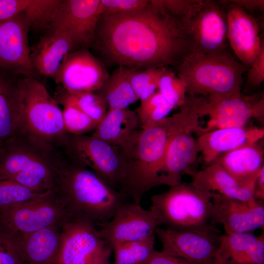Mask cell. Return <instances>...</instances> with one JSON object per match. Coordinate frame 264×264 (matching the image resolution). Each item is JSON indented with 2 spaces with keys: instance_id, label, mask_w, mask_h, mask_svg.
I'll list each match as a JSON object with an SVG mask.
<instances>
[{
  "instance_id": "6da1fadb",
  "label": "cell",
  "mask_w": 264,
  "mask_h": 264,
  "mask_svg": "<svg viewBox=\"0 0 264 264\" xmlns=\"http://www.w3.org/2000/svg\"><path fill=\"white\" fill-rule=\"evenodd\" d=\"M93 41L113 64L176 67L189 53L179 22L150 3L130 15L101 14Z\"/></svg>"
},
{
  "instance_id": "7a4b0ae2",
  "label": "cell",
  "mask_w": 264,
  "mask_h": 264,
  "mask_svg": "<svg viewBox=\"0 0 264 264\" xmlns=\"http://www.w3.org/2000/svg\"><path fill=\"white\" fill-rule=\"evenodd\" d=\"M67 217L96 225L109 220L128 198L110 187L94 172L63 152L53 190Z\"/></svg>"
},
{
  "instance_id": "3957f363",
  "label": "cell",
  "mask_w": 264,
  "mask_h": 264,
  "mask_svg": "<svg viewBox=\"0 0 264 264\" xmlns=\"http://www.w3.org/2000/svg\"><path fill=\"white\" fill-rule=\"evenodd\" d=\"M172 123L171 116L137 129L119 146L126 167L120 191L132 202L140 204L147 192L162 185L161 174Z\"/></svg>"
},
{
  "instance_id": "277c9868",
  "label": "cell",
  "mask_w": 264,
  "mask_h": 264,
  "mask_svg": "<svg viewBox=\"0 0 264 264\" xmlns=\"http://www.w3.org/2000/svg\"><path fill=\"white\" fill-rule=\"evenodd\" d=\"M20 110V131L50 150H63L69 136L62 110L46 88L34 77L17 81Z\"/></svg>"
},
{
  "instance_id": "5b68a950",
  "label": "cell",
  "mask_w": 264,
  "mask_h": 264,
  "mask_svg": "<svg viewBox=\"0 0 264 264\" xmlns=\"http://www.w3.org/2000/svg\"><path fill=\"white\" fill-rule=\"evenodd\" d=\"M186 95L224 97L241 93L242 76L248 68L235 57L191 52L176 67Z\"/></svg>"
},
{
  "instance_id": "8992f818",
  "label": "cell",
  "mask_w": 264,
  "mask_h": 264,
  "mask_svg": "<svg viewBox=\"0 0 264 264\" xmlns=\"http://www.w3.org/2000/svg\"><path fill=\"white\" fill-rule=\"evenodd\" d=\"M212 193L191 182L180 183L151 198L149 210L159 227L173 229L211 226Z\"/></svg>"
},
{
  "instance_id": "52a82bcc",
  "label": "cell",
  "mask_w": 264,
  "mask_h": 264,
  "mask_svg": "<svg viewBox=\"0 0 264 264\" xmlns=\"http://www.w3.org/2000/svg\"><path fill=\"white\" fill-rule=\"evenodd\" d=\"M179 23L189 53L234 57L228 40L224 0H198Z\"/></svg>"
},
{
  "instance_id": "ba28073f",
  "label": "cell",
  "mask_w": 264,
  "mask_h": 264,
  "mask_svg": "<svg viewBox=\"0 0 264 264\" xmlns=\"http://www.w3.org/2000/svg\"><path fill=\"white\" fill-rule=\"evenodd\" d=\"M179 111L172 115V123L161 174L162 185L172 187L182 182L183 176L195 171L199 153L194 133H198L200 117L186 100Z\"/></svg>"
},
{
  "instance_id": "9c48e42d",
  "label": "cell",
  "mask_w": 264,
  "mask_h": 264,
  "mask_svg": "<svg viewBox=\"0 0 264 264\" xmlns=\"http://www.w3.org/2000/svg\"><path fill=\"white\" fill-rule=\"evenodd\" d=\"M186 98L200 117L209 118L206 127L200 128L198 135L217 129L244 127L252 118L264 123L263 93L210 97L186 95Z\"/></svg>"
},
{
  "instance_id": "30bf717a",
  "label": "cell",
  "mask_w": 264,
  "mask_h": 264,
  "mask_svg": "<svg viewBox=\"0 0 264 264\" xmlns=\"http://www.w3.org/2000/svg\"><path fill=\"white\" fill-rule=\"evenodd\" d=\"M71 160L94 172L110 187L120 191L126 167L120 148L91 135L69 134L63 150Z\"/></svg>"
},
{
  "instance_id": "8fae6325",
  "label": "cell",
  "mask_w": 264,
  "mask_h": 264,
  "mask_svg": "<svg viewBox=\"0 0 264 264\" xmlns=\"http://www.w3.org/2000/svg\"><path fill=\"white\" fill-rule=\"evenodd\" d=\"M61 151L46 148L19 132L0 145V179L19 182L52 170Z\"/></svg>"
},
{
  "instance_id": "7c38bea8",
  "label": "cell",
  "mask_w": 264,
  "mask_h": 264,
  "mask_svg": "<svg viewBox=\"0 0 264 264\" xmlns=\"http://www.w3.org/2000/svg\"><path fill=\"white\" fill-rule=\"evenodd\" d=\"M60 228V243L54 264H111L113 250L95 224L66 217Z\"/></svg>"
},
{
  "instance_id": "4fadbf2b",
  "label": "cell",
  "mask_w": 264,
  "mask_h": 264,
  "mask_svg": "<svg viewBox=\"0 0 264 264\" xmlns=\"http://www.w3.org/2000/svg\"><path fill=\"white\" fill-rule=\"evenodd\" d=\"M66 217L65 208L53 190L0 208V223L20 236L60 224Z\"/></svg>"
},
{
  "instance_id": "5bb4252c",
  "label": "cell",
  "mask_w": 264,
  "mask_h": 264,
  "mask_svg": "<svg viewBox=\"0 0 264 264\" xmlns=\"http://www.w3.org/2000/svg\"><path fill=\"white\" fill-rule=\"evenodd\" d=\"M154 234L162 252L198 264H208L215 259L221 236L212 225L184 229L158 227Z\"/></svg>"
},
{
  "instance_id": "9a60e30c",
  "label": "cell",
  "mask_w": 264,
  "mask_h": 264,
  "mask_svg": "<svg viewBox=\"0 0 264 264\" xmlns=\"http://www.w3.org/2000/svg\"><path fill=\"white\" fill-rule=\"evenodd\" d=\"M103 239L112 249L115 246L148 238L154 234L158 222L149 209L139 203L126 202L109 220L97 224Z\"/></svg>"
},
{
  "instance_id": "2e32d148",
  "label": "cell",
  "mask_w": 264,
  "mask_h": 264,
  "mask_svg": "<svg viewBox=\"0 0 264 264\" xmlns=\"http://www.w3.org/2000/svg\"><path fill=\"white\" fill-rule=\"evenodd\" d=\"M101 0H62L48 28L62 31L72 39L75 48L93 41L101 15Z\"/></svg>"
},
{
  "instance_id": "e0dca14e",
  "label": "cell",
  "mask_w": 264,
  "mask_h": 264,
  "mask_svg": "<svg viewBox=\"0 0 264 264\" xmlns=\"http://www.w3.org/2000/svg\"><path fill=\"white\" fill-rule=\"evenodd\" d=\"M109 76L101 61L82 48L66 55L54 79L60 88L70 92H95Z\"/></svg>"
},
{
  "instance_id": "ac0fdd59",
  "label": "cell",
  "mask_w": 264,
  "mask_h": 264,
  "mask_svg": "<svg viewBox=\"0 0 264 264\" xmlns=\"http://www.w3.org/2000/svg\"><path fill=\"white\" fill-rule=\"evenodd\" d=\"M30 28L24 13L0 22V69L23 77H34L35 72L28 41Z\"/></svg>"
},
{
  "instance_id": "d6986e66",
  "label": "cell",
  "mask_w": 264,
  "mask_h": 264,
  "mask_svg": "<svg viewBox=\"0 0 264 264\" xmlns=\"http://www.w3.org/2000/svg\"><path fill=\"white\" fill-rule=\"evenodd\" d=\"M211 223L221 224L225 233L252 232L264 227V206L261 200L231 198L212 193Z\"/></svg>"
},
{
  "instance_id": "ffe728a7",
  "label": "cell",
  "mask_w": 264,
  "mask_h": 264,
  "mask_svg": "<svg viewBox=\"0 0 264 264\" xmlns=\"http://www.w3.org/2000/svg\"><path fill=\"white\" fill-rule=\"evenodd\" d=\"M227 10V37L231 49L243 65L249 68L264 44L258 24L251 15L230 0H224Z\"/></svg>"
},
{
  "instance_id": "44dd1931",
  "label": "cell",
  "mask_w": 264,
  "mask_h": 264,
  "mask_svg": "<svg viewBox=\"0 0 264 264\" xmlns=\"http://www.w3.org/2000/svg\"><path fill=\"white\" fill-rule=\"evenodd\" d=\"M264 137V128L245 126L206 132L198 135L196 142L198 152L201 153L204 163L208 165L221 155L259 142Z\"/></svg>"
},
{
  "instance_id": "7402d4cb",
  "label": "cell",
  "mask_w": 264,
  "mask_h": 264,
  "mask_svg": "<svg viewBox=\"0 0 264 264\" xmlns=\"http://www.w3.org/2000/svg\"><path fill=\"white\" fill-rule=\"evenodd\" d=\"M71 38L62 31L50 29L30 47V56L35 73L45 76H55L65 56L74 50Z\"/></svg>"
},
{
  "instance_id": "603a6c76",
  "label": "cell",
  "mask_w": 264,
  "mask_h": 264,
  "mask_svg": "<svg viewBox=\"0 0 264 264\" xmlns=\"http://www.w3.org/2000/svg\"><path fill=\"white\" fill-rule=\"evenodd\" d=\"M191 176V182L201 190L241 200H249L253 198L255 183H240L217 162L196 171Z\"/></svg>"
},
{
  "instance_id": "cb8c5ba5",
  "label": "cell",
  "mask_w": 264,
  "mask_h": 264,
  "mask_svg": "<svg viewBox=\"0 0 264 264\" xmlns=\"http://www.w3.org/2000/svg\"><path fill=\"white\" fill-rule=\"evenodd\" d=\"M264 151L260 141L226 153L214 162L219 163L242 184H253L264 165Z\"/></svg>"
},
{
  "instance_id": "d4e9b609",
  "label": "cell",
  "mask_w": 264,
  "mask_h": 264,
  "mask_svg": "<svg viewBox=\"0 0 264 264\" xmlns=\"http://www.w3.org/2000/svg\"><path fill=\"white\" fill-rule=\"evenodd\" d=\"M60 224L21 236L25 264H54L60 243Z\"/></svg>"
},
{
  "instance_id": "484cf974",
  "label": "cell",
  "mask_w": 264,
  "mask_h": 264,
  "mask_svg": "<svg viewBox=\"0 0 264 264\" xmlns=\"http://www.w3.org/2000/svg\"><path fill=\"white\" fill-rule=\"evenodd\" d=\"M139 125L135 111L128 108L108 109L91 135L119 147L137 130Z\"/></svg>"
},
{
  "instance_id": "4316f807",
  "label": "cell",
  "mask_w": 264,
  "mask_h": 264,
  "mask_svg": "<svg viewBox=\"0 0 264 264\" xmlns=\"http://www.w3.org/2000/svg\"><path fill=\"white\" fill-rule=\"evenodd\" d=\"M137 70L118 66L95 92L103 99L108 110L127 108L139 100L131 83V78Z\"/></svg>"
},
{
  "instance_id": "83f0119b",
  "label": "cell",
  "mask_w": 264,
  "mask_h": 264,
  "mask_svg": "<svg viewBox=\"0 0 264 264\" xmlns=\"http://www.w3.org/2000/svg\"><path fill=\"white\" fill-rule=\"evenodd\" d=\"M20 131L17 81L0 72V145Z\"/></svg>"
},
{
  "instance_id": "f1b7e54d",
  "label": "cell",
  "mask_w": 264,
  "mask_h": 264,
  "mask_svg": "<svg viewBox=\"0 0 264 264\" xmlns=\"http://www.w3.org/2000/svg\"><path fill=\"white\" fill-rule=\"evenodd\" d=\"M256 237L252 232L221 235L215 258L226 264H249L250 247Z\"/></svg>"
},
{
  "instance_id": "f546056e",
  "label": "cell",
  "mask_w": 264,
  "mask_h": 264,
  "mask_svg": "<svg viewBox=\"0 0 264 264\" xmlns=\"http://www.w3.org/2000/svg\"><path fill=\"white\" fill-rule=\"evenodd\" d=\"M53 97L59 104L76 107L98 123L108 110L103 99L95 92H73L59 88Z\"/></svg>"
},
{
  "instance_id": "4dcf8cb0",
  "label": "cell",
  "mask_w": 264,
  "mask_h": 264,
  "mask_svg": "<svg viewBox=\"0 0 264 264\" xmlns=\"http://www.w3.org/2000/svg\"><path fill=\"white\" fill-rule=\"evenodd\" d=\"M155 235L119 244L112 249L111 264H145L154 250Z\"/></svg>"
},
{
  "instance_id": "1f68e13d",
  "label": "cell",
  "mask_w": 264,
  "mask_h": 264,
  "mask_svg": "<svg viewBox=\"0 0 264 264\" xmlns=\"http://www.w3.org/2000/svg\"><path fill=\"white\" fill-rule=\"evenodd\" d=\"M174 109L157 91L147 98L141 101L136 110L141 128L153 125L163 119Z\"/></svg>"
},
{
  "instance_id": "d6a6232c",
  "label": "cell",
  "mask_w": 264,
  "mask_h": 264,
  "mask_svg": "<svg viewBox=\"0 0 264 264\" xmlns=\"http://www.w3.org/2000/svg\"><path fill=\"white\" fill-rule=\"evenodd\" d=\"M157 91L174 109L184 103L186 93L184 83L174 72L166 67L162 68Z\"/></svg>"
},
{
  "instance_id": "836d02e7",
  "label": "cell",
  "mask_w": 264,
  "mask_h": 264,
  "mask_svg": "<svg viewBox=\"0 0 264 264\" xmlns=\"http://www.w3.org/2000/svg\"><path fill=\"white\" fill-rule=\"evenodd\" d=\"M21 237L0 223V264H24Z\"/></svg>"
},
{
  "instance_id": "e575fe53",
  "label": "cell",
  "mask_w": 264,
  "mask_h": 264,
  "mask_svg": "<svg viewBox=\"0 0 264 264\" xmlns=\"http://www.w3.org/2000/svg\"><path fill=\"white\" fill-rule=\"evenodd\" d=\"M46 192L32 190L10 179H0V208L27 201Z\"/></svg>"
},
{
  "instance_id": "d590c367",
  "label": "cell",
  "mask_w": 264,
  "mask_h": 264,
  "mask_svg": "<svg viewBox=\"0 0 264 264\" xmlns=\"http://www.w3.org/2000/svg\"><path fill=\"white\" fill-rule=\"evenodd\" d=\"M62 114L65 128L71 134H85L94 131L99 124L79 109L72 106H64Z\"/></svg>"
},
{
  "instance_id": "8d00e7d4",
  "label": "cell",
  "mask_w": 264,
  "mask_h": 264,
  "mask_svg": "<svg viewBox=\"0 0 264 264\" xmlns=\"http://www.w3.org/2000/svg\"><path fill=\"white\" fill-rule=\"evenodd\" d=\"M162 68L137 70L133 73L131 83L138 99L143 100L156 92Z\"/></svg>"
},
{
  "instance_id": "74e56055",
  "label": "cell",
  "mask_w": 264,
  "mask_h": 264,
  "mask_svg": "<svg viewBox=\"0 0 264 264\" xmlns=\"http://www.w3.org/2000/svg\"><path fill=\"white\" fill-rule=\"evenodd\" d=\"M101 14L130 15L144 9L149 0H101Z\"/></svg>"
},
{
  "instance_id": "f35d334b",
  "label": "cell",
  "mask_w": 264,
  "mask_h": 264,
  "mask_svg": "<svg viewBox=\"0 0 264 264\" xmlns=\"http://www.w3.org/2000/svg\"><path fill=\"white\" fill-rule=\"evenodd\" d=\"M198 0H152L150 3L179 22L190 13Z\"/></svg>"
},
{
  "instance_id": "ab89813d",
  "label": "cell",
  "mask_w": 264,
  "mask_h": 264,
  "mask_svg": "<svg viewBox=\"0 0 264 264\" xmlns=\"http://www.w3.org/2000/svg\"><path fill=\"white\" fill-rule=\"evenodd\" d=\"M247 71L246 88L251 89L260 86L264 80V44Z\"/></svg>"
},
{
  "instance_id": "60d3db41",
  "label": "cell",
  "mask_w": 264,
  "mask_h": 264,
  "mask_svg": "<svg viewBox=\"0 0 264 264\" xmlns=\"http://www.w3.org/2000/svg\"><path fill=\"white\" fill-rule=\"evenodd\" d=\"M30 0H0V22L26 12Z\"/></svg>"
},
{
  "instance_id": "b9f144b4",
  "label": "cell",
  "mask_w": 264,
  "mask_h": 264,
  "mask_svg": "<svg viewBox=\"0 0 264 264\" xmlns=\"http://www.w3.org/2000/svg\"><path fill=\"white\" fill-rule=\"evenodd\" d=\"M145 264H198L154 250Z\"/></svg>"
},
{
  "instance_id": "7bdbcfd3",
  "label": "cell",
  "mask_w": 264,
  "mask_h": 264,
  "mask_svg": "<svg viewBox=\"0 0 264 264\" xmlns=\"http://www.w3.org/2000/svg\"><path fill=\"white\" fill-rule=\"evenodd\" d=\"M248 13H262L264 10V0H231Z\"/></svg>"
},
{
  "instance_id": "ee69618b",
  "label": "cell",
  "mask_w": 264,
  "mask_h": 264,
  "mask_svg": "<svg viewBox=\"0 0 264 264\" xmlns=\"http://www.w3.org/2000/svg\"><path fill=\"white\" fill-rule=\"evenodd\" d=\"M253 198L261 201L264 199V166L260 170L255 182Z\"/></svg>"
},
{
  "instance_id": "f6af8a7d",
  "label": "cell",
  "mask_w": 264,
  "mask_h": 264,
  "mask_svg": "<svg viewBox=\"0 0 264 264\" xmlns=\"http://www.w3.org/2000/svg\"><path fill=\"white\" fill-rule=\"evenodd\" d=\"M208 264H226L215 258V259L212 262H211L210 263Z\"/></svg>"
},
{
  "instance_id": "bcb514c9",
  "label": "cell",
  "mask_w": 264,
  "mask_h": 264,
  "mask_svg": "<svg viewBox=\"0 0 264 264\" xmlns=\"http://www.w3.org/2000/svg\"></svg>"
}]
</instances>
